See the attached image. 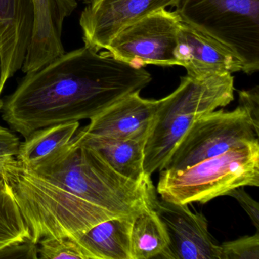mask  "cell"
Listing matches in <instances>:
<instances>
[{
	"label": "cell",
	"mask_w": 259,
	"mask_h": 259,
	"mask_svg": "<svg viewBox=\"0 0 259 259\" xmlns=\"http://www.w3.org/2000/svg\"><path fill=\"white\" fill-rule=\"evenodd\" d=\"M2 176L35 245L45 237L78 240L103 221L136 217L157 201L151 177L134 181L120 175L77 133L32 169L16 158Z\"/></svg>",
	"instance_id": "cell-1"
},
{
	"label": "cell",
	"mask_w": 259,
	"mask_h": 259,
	"mask_svg": "<svg viewBox=\"0 0 259 259\" xmlns=\"http://www.w3.org/2000/svg\"><path fill=\"white\" fill-rule=\"evenodd\" d=\"M151 81L144 68L84 46L27 73L3 102V119L26 139L45 127L92 119Z\"/></svg>",
	"instance_id": "cell-2"
},
{
	"label": "cell",
	"mask_w": 259,
	"mask_h": 259,
	"mask_svg": "<svg viewBox=\"0 0 259 259\" xmlns=\"http://www.w3.org/2000/svg\"><path fill=\"white\" fill-rule=\"evenodd\" d=\"M234 78L225 75H186L172 93L160 100L155 123L147 141L144 169L161 170L192 124L203 115L225 107L234 99Z\"/></svg>",
	"instance_id": "cell-3"
},
{
	"label": "cell",
	"mask_w": 259,
	"mask_h": 259,
	"mask_svg": "<svg viewBox=\"0 0 259 259\" xmlns=\"http://www.w3.org/2000/svg\"><path fill=\"white\" fill-rule=\"evenodd\" d=\"M241 186L259 187L258 139L181 170H160L156 192L177 204H205Z\"/></svg>",
	"instance_id": "cell-4"
},
{
	"label": "cell",
	"mask_w": 259,
	"mask_h": 259,
	"mask_svg": "<svg viewBox=\"0 0 259 259\" xmlns=\"http://www.w3.org/2000/svg\"><path fill=\"white\" fill-rule=\"evenodd\" d=\"M182 22L212 37L242 62V72L259 69V0H181Z\"/></svg>",
	"instance_id": "cell-5"
},
{
	"label": "cell",
	"mask_w": 259,
	"mask_h": 259,
	"mask_svg": "<svg viewBox=\"0 0 259 259\" xmlns=\"http://www.w3.org/2000/svg\"><path fill=\"white\" fill-rule=\"evenodd\" d=\"M257 138L249 116L242 107L239 106L232 111L216 110L203 115L192 124L162 169H186Z\"/></svg>",
	"instance_id": "cell-6"
},
{
	"label": "cell",
	"mask_w": 259,
	"mask_h": 259,
	"mask_svg": "<svg viewBox=\"0 0 259 259\" xmlns=\"http://www.w3.org/2000/svg\"><path fill=\"white\" fill-rule=\"evenodd\" d=\"M181 23L177 12L158 10L122 29L105 50L136 69L179 65L174 52Z\"/></svg>",
	"instance_id": "cell-7"
},
{
	"label": "cell",
	"mask_w": 259,
	"mask_h": 259,
	"mask_svg": "<svg viewBox=\"0 0 259 259\" xmlns=\"http://www.w3.org/2000/svg\"><path fill=\"white\" fill-rule=\"evenodd\" d=\"M80 25L84 46L95 51L105 49L113 37L142 18L181 0H84Z\"/></svg>",
	"instance_id": "cell-8"
},
{
	"label": "cell",
	"mask_w": 259,
	"mask_h": 259,
	"mask_svg": "<svg viewBox=\"0 0 259 259\" xmlns=\"http://www.w3.org/2000/svg\"><path fill=\"white\" fill-rule=\"evenodd\" d=\"M154 210L167 233V248L162 258L221 259L220 245L208 231L201 213H193L188 204L157 199Z\"/></svg>",
	"instance_id": "cell-9"
},
{
	"label": "cell",
	"mask_w": 259,
	"mask_h": 259,
	"mask_svg": "<svg viewBox=\"0 0 259 259\" xmlns=\"http://www.w3.org/2000/svg\"><path fill=\"white\" fill-rule=\"evenodd\" d=\"M160 100L145 99L140 92L124 97L91 119L81 128L88 136L106 139L149 137L155 123Z\"/></svg>",
	"instance_id": "cell-10"
},
{
	"label": "cell",
	"mask_w": 259,
	"mask_h": 259,
	"mask_svg": "<svg viewBox=\"0 0 259 259\" xmlns=\"http://www.w3.org/2000/svg\"><path fill=\"white\" fill-rule=\"evenodd\" d=\"M33 5L34 28L22 68L26 74L38 70L65 54L63 23L78 4L75 0H33Z\"/></svg>",
	"instance_id": "cell-11"
},
{
	"label": "cell",
	"mask_w": 259,
	"mask_h": 259,
	"mask_svg": "<svg viewBox=\"0 0 259 259\" xmlns=\"http://www.w3.org/2000/svg\"><path fill=\"white\" fill-rule=\"evenodd\" d=\"M179 66L188 75H225L242 71V62L230 50L182 22L175 52Z\"/></svg>",
	"instance_id": "cell-12"
},
{
	"label": "cell",
	"mask_w": 259,
	"mask_h": 259,
	"mask_svg": "<svg viewBox=\"0 0 259 259\" xmlns=\"http://www.w3.org/2000/svg\"><path fill=\"white\" fill-rule=\"evenodd\" d=\"M34 20L33 0H0V53L8 78L23 66Z\"/></svg>",
	"instance_id": "cell-13"
},
{
	"label": "cell",
	"mask_w": 259,
	"mask_h": 259,
	"mask_svg": "<svg viewBox=\"0 0 259 259\" xmlns=\"http://www.w3.org/2000/svg\"><path fill=\"white\" fill-rule=\"evenodd\" d=\"M76 133L81 142L96 150L120 175L134 181L151 177L144 169L148 137L114 139L88 136L81 130Z\"/></svg>",
	"instance_id": "cell-14"
},
{
	"label": "cell",
	"mask_w": 259,
	"mask_h": 259,
	"mask_svg": "<svg viewBox=\"0 0 259 259\" xmlns=\"http://www.w3.org/2000/svg\"><path fill=\"white\" fill-rule=\"evenodd\" d=\"M136 217H116L88 230L78 242L93 259H132L131 230Z\"/></svg>",
	"instance_id": "cell-15"
},
{
	"label": "cell",
	"mask_w": 259,
	"mask_h": 259,
	"mask_svg": "<svg viewBox=\"0 0 259 259\" xmlns=\"http://www.w3.org/2000/svg\"><path fill=\"white\" fill-rule=\"evenodd\" d=\"M79 126V122H71L36 130L20 144L16 160L24 167L32 169L69 143Z\"/></svg>",
	"instance_id": "cell-16"
},
{
	"label": "cell",
	"mask_w": 259,
	"mask_h": 259,
	"mask_svg": "<svg viewBox=\"0 0 259 259\" xmlns=\"http://www.w3.org/2000/svg\"><path fill=\"white\" fill-rule=\"evenodd\" d=\"M166 229L154 209L138 214L131 230L132 259L162 258L167 248Z\"/></svg>",
	"instance_id": "cell-17"
},
{
	"label": "cell",
	"mask_w": 259,
	"mask_h": 259,
	"mask_svg": "<svg viewBox=\"0 0 259 259\" xmlns=\"http://www.w3.org/2000/svg\"><path fill=\"white\" fill-rule=\"evenodd\" d=\"M31 242V233L11 188L0 179V251L12 245Z\"/></svg>",
	"instance_id": "cell-18"
},
{
	"label": "cell",
	"mask_w": 259,
	"mask_h": 259,
	"mask_svg": "<svg viewBox=\"0 0 259 259\" xmlns=\"http://www.w3.org/2000/svg\"><path fill=\"white\" fill-rule=\"evenodd\" d=\"M39 257L45 259H93L77 239L69 237H45L37 244Z\"/></svg>",
	"instance_id": "cell-19"
},
{
	"label": "cell",
	"mask_w": 259,
	"mask_h": 259,
	"mask_svg": "<svg viewBox=\"0 0 259 259\" xmlns=\"http://www.w3.org/2000/svg\"><path fill=\"white\" fill-rule=\"evenodd\" d=\"M221 259H259L258 232L220 245Z\"/></svg>",
	"instance_id": "cell-20"
},
{
	"label": "cell",
	"mask_w": 259,
	"mask_h": 259,
	"mask_svg": "<svg viewBox=\"0 0 259 259\" xmlns=\"http://www.w3.org/2000/svg\"><path fill=\"white\" fill-rule=\"evenodd\" d=\"M20 139L8 128L0 126V174L19 154Z\"/></svg>",
	"instance_id": "cell-21"
},
{
	"label": "cell",
	"mask_w": 259,
	"mask_h": 259,
	"mask_svg": "<svg viewBox=\"0 0 259 259\" xmlns=\"http://www.w3.org/2000/svg\"><path fill=\"white\" fill-rule=\"evenodd\" d=\"M239 106L242 107L251 119L254 131L259 136V88L239 92Z\"/></svg>",
	"instance_id": "cell-22"
},
{
	"label": "cell",
	"mask_w": 259,
	"mask_h": 259,
	"mask_svg": "<svg viewBox=\"0 0 259 259\" xmlns=\"http://www.w3.org/2000/svg\"><path fill=\"white\" fill-rule=\"evenodd\" d=\"M227 195L233 197L239 203L242 208L244 209L247 214L249 217L253 225L259 230V204L253 199L246 192L244 186L236 188L228 192Z\"/></svg>",
	"instance_id": "cell-23"
},
{
	"label": "cell",
	"mask_w": 259,
	"mask_h": 259,
	"mask_svg": "<svg viewBox=\"0 0 259 259\" xmlns=\"http://www.w3.org/2000/svg\"><path fill=\"white\" fill-rule=\"evenodd\" d=\"M37 245L29 242L12 245L0 251V258H37Z\"/></svg>",
	"instance_id": "cell-24"
},
{
	"label": "cell",
	"mask_w": 259,
	"mask_h": 259,
	"mask_svg": "<svg viewBox=\"0 0 259 259\" xmlns=\"http://www.w3.org/2000/svg\"><path fill=\"white\" fill-rule=\"evenodd\" d=\"M7 73H6L5 68H4V61H3L2 55L0 53V98H1V94H2L3 89H4V85L6 82L8 80ZM3 102L4 101L0 98V110L2 109Z\"/></svg>",
	"instance_id": "cell-25"
},
{
	"label": "cell",
	"mask_w": 259,
	"mask_h": 259,
	"mask_svg": "<svg viewBox=\"0 0 259 259\" xmlns=\"http://www.w3.org/2000/svg\"><path fill=\"white\" fill-rule=\"evenodd\" d=\"M2 178H3L2 174H0V179H2Z\"/></svg>",
	"instance_id": "cell-26"
}]
</instances>
